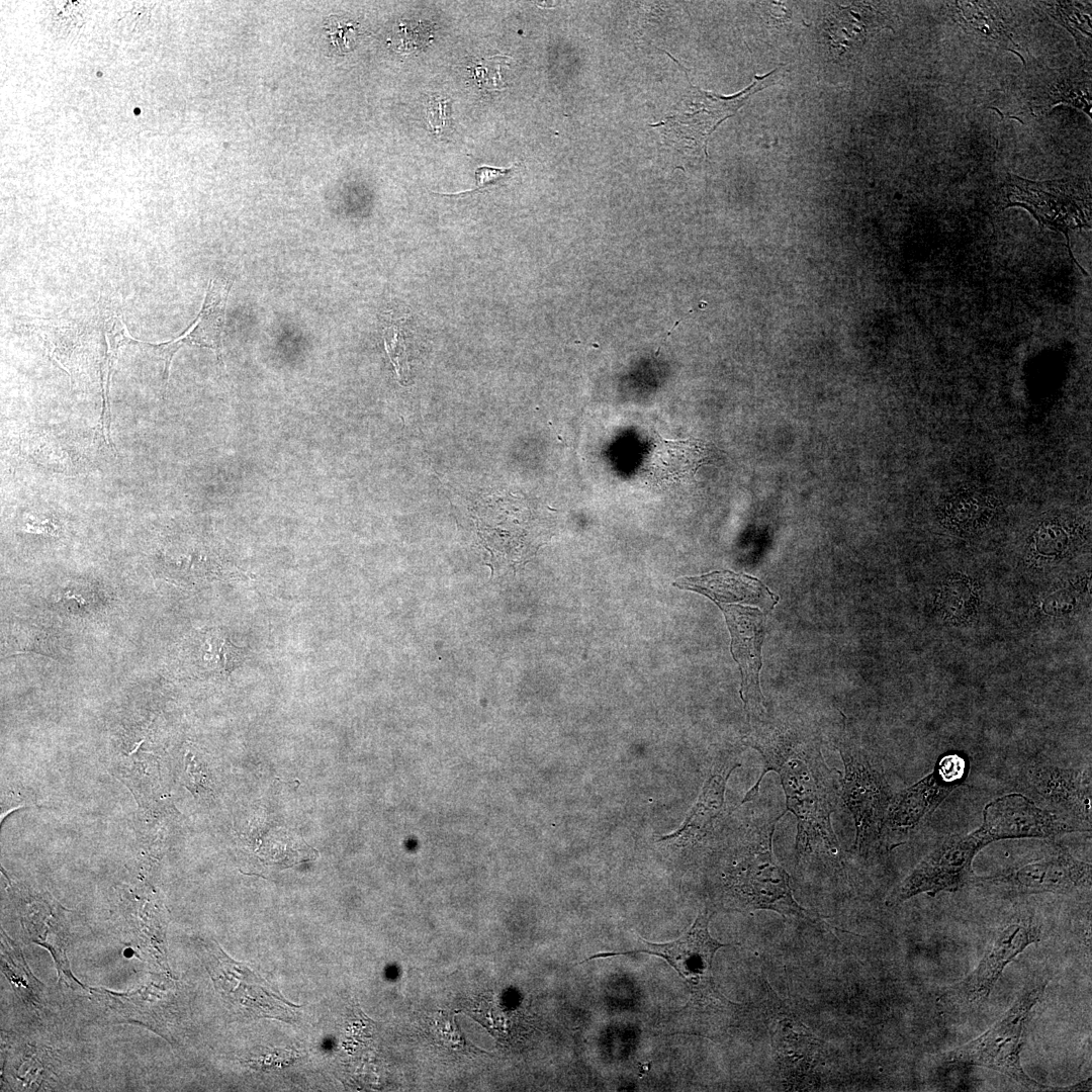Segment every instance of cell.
Masks as SVG:
<instances>
[{
    "mask_svg": "<svg viewBox=\"0 0 1092 1092\" xmlns=\"http://www.w3.org/2000/svg\"><path fill=\"white\" fill-rule=\"evenodd\" d=\"M92 991L118 1017L141 1023L164 1037L168 1036L173 1013V986L168 979L159 975L150 976L140 987L125 993L104 988H94Z\"/></svg>",
    "mask_w": 1092,
    "mask_h": 1092,
    "instance_id": "15",
    "label": "cell"
},
{
    "mask_svg": "<svg viewBox=\"0 0 1092 1092\" xmlns=\"http://www.w3.org/2000/svg\"><path fill=\"white\" fill-rule=\"evenodd\" d=\"M1049 14L1067 28L1076 39L1081 51L1091 55V5L1088 2L1053 1L1042 2Z\"/></svg>",
    "mask_w": 1092,
    "mask_h": 1092,
    "instance_id": "24",
    "label": "cell"
},
{
    "mask_svg": "<svg viewBox=\"0 0 1092 1092\" xmlns=\"http://www.w3.org/2000/svg\"><path fill=\"white\" fill-rule=\"evenodd\" d=\"M124 900V905L131 909L129 916L133 917L132 923H135L139 933H142L141 940L152 949L157 961L159 958L163 959L165 957L164 926L157 899L151 894H131L128 897L125 894Z\"/></svg>",
    "mask_w": 1092,
    "mask_h": 1092,
    "instance_id": "23",
    "label": "cell"
},
{
    "mask_svg": "<svg viewBox=\"0 0 1092 1092\" xmlns=\"http://www.w3.org/2000/svg\"><path fill=\"white\" fill-rule=\"evenodd\" d=\"M731 634V653L741 671L740 697L748 715H760L764 700L759 686L765 617L756 608L716 603Z\"/></svg>",
    "mask_w": 1092,
    "mask_h": 1092,
    "instance_id": "12",
    "label": "cell"
},
{
    "mask_svg": "<svg viewBox=\"0 0 1092 1092\" xmlns=\"http://www.w3.org/2000/svg\"><path fill=\"white\" fill-rule=\"evenodd\" d=\"M513 169H514V166L509 167V168H494V167H489V166H479L475 170V179H476V183H477L475 188L470 189V190H466V191H463V192H457V193H437V194L438 195H443V196H456V195H464V194L476 192V191H479L481 189L484 190L485 188H487L489 186H492L493 184H496L497 182L505 179Z\"/></svg>",
    "mask_w": 1092,
    "mask_h": 1092,
    "instance_id": "29",
    "label": "cell"
},
{
    "mask_svg": "<svg viewBox=\"0 0 1092 1092\" xmlns=\"http://www.w3.org/2000/svg\"><path fill=\"white\" fill-rule=\"evenodd\" d=\"M710 918L711 913L706 908L698 914L691 928L676 940L654 943L641 939L644 948L597 953L585 961L644 952L664 959L692 988L710 984L714 956L719 948L727 946L710 935Z\"/></svg>",
    "mask_w": 1092,
    "mask_h": 1092,
    "instance_id": "14",
    "label": "cell"
},
{
    "mask_svg": "<svg viewBox=\"0 0 1092 1092\" xmlns=\"http://www.w3.org/2000/svg\"><path fill=\"white\" fill-rule=\"evenodd\" d=\"M103 331L106 341L105 354L100 363V380L102 392L101 411V435L104 443L115 452L111 441V408H110V382L114 367L122 346L131 344L133 338L128 334L122 317L116 313H105L102 317Z\"/></svg>",
    "mask_w": 1092,
    "mask_h": 1092,
    "instance_id": "22",
    "label": "cell"
},
{
    "mask_svg": "<svg viewBox=\"0 0 1092 1092\" xmlns=\"http://www.w3.org/2000/svg\"><path fill=\"white\" fill-rule=\"evenodd\" d=\"M1037 85L1031 96V107L1049 110L1059 103L1070 104L1091 116V81L1082 71H1062Z\"/></svg>",
    "mask_w": 1092,
    "mask_h": 1092,
    "instance_id": "21",
    "label": "cell"
},
{
    "mask_svg": "<svg viewBox=\"0 0 1092 1092\" xmlns=\"http://www.w3.org/2000/svg\"><path fill=\"white\" fill-rule=\"evenodd\" d=\"M837 749L843 763L840 796L854 822L857 851L869 857L883 843L891 790L883 771L861 749L845 737L839 740Z\"/></svg>",
    "mask_w": 1092,
    "mask_h": 1092,
    "instance_id": "4",
    "label": "cell"
},
{
    "mask_svg": "<svg viewBox=\"0 0 1092 1092\" xmlns=\"http://www.w3.org/2000/svg\"><path fill=\"white\" fill-rule=\"evenodd\" d=\"M740 763L725 760L714 766L704 783L697 802L692 807L681 826L674 832L662 836L658 841L672 838L701 839L712 830L716 820L725 810V791L727 782Z\"/></svg>",
    "mask_w": 1092,
    "mask_h": 1092,
    "instance_id": "20",
    "label": "cell"
},
{
    "mask_svg": "<svg viewBox=\"0 0 1092 1092\" xmlns=\"http://www.w3.org/2000/svg\"><path fill=\"white\" fill-rule=\"evenodd\" d=\"M969 772V760L958 752L941 755L931 772L892 796L885 829L906 831L916 827L961 784Z\"/></svg>",
    "mask_w": 1092,
    "mask_h": 1092,
    "instance_id": "11",
    "label": "cell"
},
{
    "mask_svg": "<svg viewBox=\"0 0 1092 1092\" xmlns=\"http://www.w3.org/2000/svg\"><path fill=\"white\" fill-rule=\"evenodd\" d=\"M385 350L394 366L399 379L408 371L404 330L400 323H394L383 330Z\"/></svg>",
    "mask_w": 1092,
    "mask_h": 1092,
    "instance_id": "27",
    "label": "cell"
},
{
    "mask_svg": "<svg viewBox=\"0 0 1092 1092\" xmlns=\"http://www.w3.org/2000/svg\"><path fill=\"white\" fill-rule=\"evenodd\" d=\"M448 99L440 95H430L425 102L426 117L431 127V130L436 134H441L447 120V104Z\"/></svg>",
    "mask_w": 1092,
    "mask_h": 1092,
    "instance_id": "31",
    "label": "cell"
},
{
    "mask_svg": "<svg viewBox=\"0 0 1092 1092\" xmlns=\"http://www.w3.org/2000/svg\"><path fill=\"white\" fill-rule=\"evenodd\" d=\"M1040 936V928L1030 920L1005 926L994 937L976 969L941 995L942 1004L956 1010L982 1005L1007 965L1028 945L1038 942Z\"/></svg>",
    "mask_w": 1092,
    "mask_h": 1092,
    "instance_id": "7",
    "label": "cell"
},
{
    "mask_svg": "<svg viewBox=\"0 0 1092 1092\" xmlns=\"http://www.w3.org/2000/svg\"><path fill=\"white\" fill-rule=\"evenodd\" d=\"M334 46L341 51L352 48L355 41L357 27L352 21L337 19L328 22L326 27Z\"/></svg>",
    "mask_w": 1092,
    "mask_h": 1092,
    "instance_id": "30",
    "label": "cell"
},
{
    "mask_svg": "<svg viewBox=\"0 0 1092 1092\" xmlns=\"http://www.w3.org/2000/svg\"><path fill=\"white\" fill-rule=\"evenodd\" d=\"M1045 987V982L1029 987L990 1028L975 1039L945 1053L942 1059L947 1063L975 1065L997 1071L1030 1090L1090 1089V1079L1069 1087L1042 1085L1027 1076L1021 1067L1023 1029Z\"/></svg>",
    "mask_w": 1092,
    "mask_h": 1092,
    "instance_id": "3",
    "label": "cell"
},
{
    "mask_svg": "<svg viewBox=\"0 0 1092 1092\" xmlns=\"http://www.w3.org/2000/svg\"><path fill=\"white\" fill-rule=\"evenodd\" d=\"M205 659L213 668L230 672L240 661V650L224 637L213 635L207 640Z\"/></svg>",
    "mask_w": 1092,
    "mask_h": 1092,
    "instance_id": "28",
    "label": "cell"
},
{
    "mask_svg": "<svg viewBox=\"0 0 1092 1092\" xmlns=\"http://www.w3.org/2000/svg\"><path fill=\"white\" fill-rule=\"evenodd\" d=\"M2 938V970L15 992L24 1000L34 1003L38 999L42 986L30 973L18 947L6 934H3Z\"/></svg>",
    "mask_w": 1092,
    "mask_h": 1092,
    "instance_id": "25",
    "label": "cell"
},
{
    "mask_svg": "<svg viewBox=\"0 0 1092 1092\" xmlns=\"http://www.w3.org/2000/svg\"><path fill=\"white\" fill-rule=\"evenodd\" d=\"M1037 793L1064 810L1084 828L1091 827V776L1089 769L1037 765L1030 771Z\"/></svg>",
    "mask_w": 1092,
    "mask_h": 1092,
    "instance_id": "16",
    "label": "cell"
},
{
    "mask_svg": "<svg viewBox=\"0 0 1092 1092\" xmlns=\"http://www.w3.org/2000/svg\"><path fill=\"white\" fill-rule=\"evenodd\" d=\"M20 900L21 924L28 938L52 952L59 974L68 984L78 982L72 976L67 960L68 937L62 907L49 894H25Z\"/></svg>",
    "mask_w": 1092,
    "mask_h": 1092,
    "instance_id": "17",
    "label": "cell"
},
{
    "mask_svg": "<svg viewBox=\"0 0 1092 1092\" xmlns=\"http://www.w3.org/2000/svg\"><path fill=\"white\" fill-rule=\"evenodd\" d=\"M509 57L496 55L484 59H475L470 61V65L467 67L471 78L475 82L476 86L485 91H502L506 88L507 84L502 78V67L507 66Z\"/></svg>",
    "mask_w": 1092,
    "mask_h": 1092,
    "instance_id": "26",
    "label": "cell"
},
{
    "mask_svg": "<svg viewBox=\"0 0 1092 1092\" xmlns=\"http://www.w3.org/2000/svg\"><path fill=\"white\" fill-rule=\"evenodd\" d=\"M232 281L225 277L209 280L202 307L189 327L176 339L162 343H148L133 339L132 344L147 351L164 364L163 391L165 396L172 359L184 345H196L213 350L221 360L222 333L225 323V308Z\"/></svg>",
    "mask_w": 1092,
    "mask_h": 1092,
    "instance_id": "13",
    "label": "cell"
},
{
    "mask_svg": "<svg viewBox=\"0 0 1092 1092\" xmlns=\"http://www.w3.org/2000/svg\"><path fill=\"white\" fill-rule=\"evenodd\" d=\"M974 884L990 885L1021 893H1065L1090 887L1091 864L1055 844L1043 857L989 876L975 877Z\"/></svg>",
    "mask_w": 1092,
    "mask_h": 1092,
    "instance_id": "9",
    "label": "cell"
},
{
    "mask_svg": "<svg viewBox=\"0 0 1092 1092\" xmlns=\"http://www.w3.org/2000/svg\"><path fill=\"white\" fill-rule=\"evenodd\" d=\"M746 744L758 751L762 766L741 804L756 800L763 777L777 772L786 811L797 819V853L819 849L836 854L839 842L832 815L840 795L839 779L838 772L826 764L819 741L802 730L758 724L746 737Z\"/></svg>",
    "mask_w": 1092,
    "mask_h": 1092,
    "instance_id": "1",
    "label": "cell"
},
{
    "mask_svg": "<svg viewBox=\"0 0 1092 1092\" xmlns=\"http://www.w3.org/2000/svg\"><path fill=\"white\" fill-rule=\"evenodd\" d=\"M785 814L786 811L763 816L749 824L729 874L728 895L746 910H772L784 916L815 921L817 916L795 900L790 876L774 854L776 826Z\"/></svg>",
    "mask_w": 1092,
    "mask_h": 1092,
    "instance_id": "2",
    "label": "cell"
},
{
    "mask_svg": "<svg viewBox=\"0 0 1092 1092\" xmlns=\"http://www.w3.org/2000/svg\"><path fill=\"white\" fill-rule=\"evenodd\" d=\"M1005 205L1027 208L1042 224L1067 233L1088 223L1090 199L1071 181L1034 182L1009 175Z\"/></svg>",
    "mask_w": 1092,
    "mask_h": 1092,
    "instance_id": "10",
    "label": "cell"
},
{
    "mask_svg": "<svg viewBox=\"0 0 1092 1092\" xmlns=\"http://www.w3.org/2000/svg\"><path fill=\"white\" fill-rule=\"evenodd\" d=\"M982 824L975 831L989 844L1003 839L1048 838L1072 832H1087L1077 823L1038 807L1018 793L1000 796L983 809Z\"/></svg>",
    "mask_w": 1092,
    "mask_h": 1092,
    "instance_id": "8",
    "label": "cell"
},
{
    "mask_svg": "<svg viewBox=\"0 0 1092 1092\" xmlns=\"http://www.w3.org/2000/svg\"><path fill=\"white\" fill-rule=\"evenodd\" d=\"M673 585L691 589L716 603L742 602L771 610L779 598L754 577L731 571H715L697 577H685Z\"/></svg>",
    "mask_w": 1092,
    "mask_h": 1092,
    "instance_id": "19",
    "label": "cell"
},
{
    "mask_svg": "<svg viewBox=\"0 0 1092 1092\" xmlns=\"http://www.w3.org/2000/svg\"><path fill=\"white\" fill-rule=\"evenodd\" d=\"M780 73L781 69L777 68L763 76H755L747 88L731 96L704 91L690 84L670 113L653 126L662 128L664 141L670 145L703 151L707 155L708 140L718 125L734 115L752 94L775 84Z\"/></svg>",
    "mask_w": 1092,
    "mask_h": 1092,
    "instance_id": "5",
    "label": "cell"
},
{
    "mask_svg": "<svg viewBox=\"0 0 1092 1092\" xmlns=\"http://www.w3.org/2000/svg\"><path fill=\"white\" fill-rule=\"evenodd\" d=\"M999 4L989 1H954L945 2V7L952 21L967 33L1018 54L1020 48L1014 39V24Z\"/></svg>",
    "mask_w": 1092,
    "mask_h": 1092,
    "instance_id": "18",
    "label": "cell"
},
{
    "mask_svg": "<svg viewBox=\"0 0 1092 1092\" xmlns=\"http://www.w3.org/2000/svg\"><path fill=\"white\" fill-rule=\"evenodd\" d=\"M984 846L975 830L948 837L915 866L892 891L887 903L894 906L922 893L957 892L974 884L972 862Z\"/></svg>",
    "mask_w": 1092,
    "mask_h": 1092,
    "instance_id": "6",
    "label": "cell"
}]
</instances>
